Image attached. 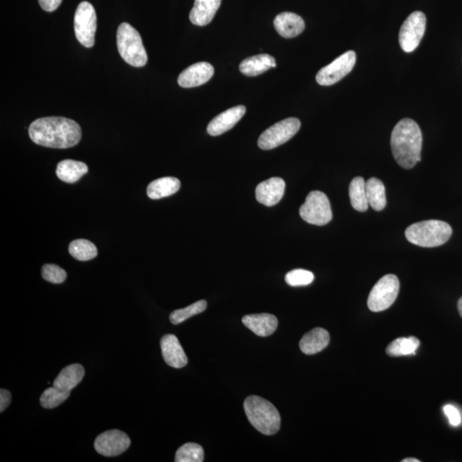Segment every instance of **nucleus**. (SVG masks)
Wrapping results in <instances>:
<instances>
[{
  "label": "nucleus",
  "mask_w": 462,
  "mask_h": 462,
  "mask_svg": "<svg viewBox=\"0 0 462 462\" xmlns=\"http://www.w3.org/2000/svg\"><path fill=\"white\" fill-rule=\"evenodd\" d=\"M420 345V340L416 337L397 338L387 347L386 353L392 357L414 355Z\"/></svg>",
  "instance_id": "obj_26"
},
{
  "label": "nucleus",
  "mask_w": 462,
  "mask_h": 462,
  "mask_svg": "<svg viewBox=\"0 0 462 462\" xmlns=\"http://www.w3.org/2000/svg\"><path fill=\"white\" fill-rule=\"evenodd\" d=\"M366 191L371 207L375 211H382L387 203L384 184L376 177H372L366 183Z\"/></svg>",
  "instance_id": "obj_25"
},
{
  "label": "nucleus",
  "mask_w": 462,
  "mask_h": 462,
  "mask_svg": "<svg viewBox=\"0 0 462 462\" xmlns=\"http://www.w3.org/2000/svg\"><path fill=\"white\" fill-rule=\"evenodd\" d=\"M85 375L84 366L72 364L65 367L53 382V386L65 392H71L80 384Z\"/></svg>",
  "instance_id": "obj_22"
},
{
  "label": "nucleus",
  "mask_w": 462,
  "mask_h": 462,
  "mask_svg": "<svg viewBox=\"0 0 462 462\" xmlns=\"http://www.w3.org/2000/svg\"><path fill=\"white\" fill-rule=\"evenodd\" d=\"M275 58L269 54H259L244 59L240 63L239 70L245 76L256 77L262 75L268 70L276 68Z\"/></svg>",
  "instance_id": "obj_21"
},
{
  "label": "nucleus",
  "mask_w": 462,
  "mask_h": 462,
  "mask_svg": "<svg viewBox=\"0 0 462 462\" xmlns=\"http://www.w3.org/2000/svg\"><path fill=\"white\" fill-rule=\"evenodd\" d=\"M63 0H39V6L47 13H53L61 5Z\"/></svg>",
  "instance_id": "obj_35"
},
{
  "label": "nucleus",
  "mask_w": 462,
  "mask_h": 462,
  "mask_svg": "<svg viewBox=\"0 0 462 462\" xmlns=\"http://www.w3.org/2000/svg\"><path fill=\"white\" fill-rule=\"evenodd\" d=\"M300 215L307 223L323 226L333 219V211L326 193L312 191L307 196L305 203L300 208Z\"/></svg>",
  "instance_id": "obj_7"
},
{
  "label": "nucleus",
  "mask_w": 462,
  "mask_h": 462,
  "mask_svg": "<svg viewBox=\"0 0 462 462\" xmlns=\"http://www.w3.org/2000/svg\"><path fill=\"white\" fill-rule=\"evenodd\" d=\"M180 181L176 177H165L154 180L147 188L148 196L152 200H160L169 197L179 191Z\"/></svg>",
  "instance_id": "obj_24"
},
{
  "label": "nucleus",
  "mask_w": 462,
  "mask_h": 462,
  "mask_svg": "<svg viewBox=\"0 0 462 462\" xmlns=\"http://www.w3.org/2000/svg\"><path fill=\"white\" fill-rule=\"evenodd\" d=\"M400 282L396 275L388 274L383 276L371 290L367 306L375 313L388 309L396 301Z\"/></svg>",
  "instance_id": "obj_6"
},
{
  "label": "nucleus",
  "mask_w": 462,
  "mask_h": 462,
  "mask_svg": "<svg viewBox=\"0 0 462 462\" xmlns=\"http://www.w3.org/2000/svg\"><path fill=\"white\" fill-rule=\"evenodd\" d=\"M423 137L420 126L404 118L394 126L390 139L394 159L404 169H411L421 160Z\"/></svg>",
  "instance_id": "obj_2"
},
{
  "label": "nucleus",
  "mask_w": 462,
  "mask_h": 462,
  "mask_svg": "<svg viewBox=\"0 0 462 462\" xmlns=\"http://www.w3.org/2000/svg\"><path fill=\"white\" fill-rule=\"evenodd\" d=\"M445 416L448 417L450 425L453 426L460 425L461 423V416L455 406L446 405L444 408Z\"/></svg>",
  "instance_id": "obj_34"
},
{
  "label": "nucleus",
  "mask_w": 462,
  "mask_h": 462,
  "mask_svg": "<svg viewBox=\"0 0 462 462\" xmlns=\"http://www.w3.org/2000/svg\"><path fill=\"white\" fill-rule=\"evenodd\" d=\"M426 17L421 11H414L402 23L399 33V43L405 53L417 49L425 32Z\"/></svg>",
  "instance_id": "obj_10"
},
{
  "label": "nucleus",
  "mask_w": 462,
  "mask_h": 462,
  "mask_svg": "<svg viewBox=\"0 0 462 462\" xmlns=\"http://www.w3.org/2000/svg\"><path fill=\"white\" fill-rule=\"evenodd\" d=\"M243 325L259 337H268L275 333L278 326V319L270 314L244 316Z\"/></svg>",
  "instance_id": "obj_17"
},
{
  "label": "nucleus",
  "mask_w": 462,
  "mask_h": 462,
  "mask_svg": "<svg viewBox=\"0 0 462 462\" xmlns=\"http://www.w3.org/2000/svg\"><path fill=\"white\" fill-rule=\"evenodd\" d=\"M300 128H301V121L298 118H286L276 122L263 132L259 138L258 146L263 150L278 148L293 138Z\"/></svg>",
  "instance_id": "obj_8"
},
{
  "label": "nucleus",
  "mask_w": 462,
  "mask_h": 462,
  "mask_svg": "<svg viewBox=\"0 0 462 462\" xmlns=\"http://www.w3.org/2000/svg\"><path fill=\"white\" fill-rule=\"evenodd\" d=\"M162 355L165 363L173 368H183L188 364V357L176 335L168 334L161 338Z\"/></svg>",
  "instance_id": "obj_14"
},
{
  "label": "nucleus",
  "mask_w": 462,
  "mask_h": 462,
  "mask_svg": "<svg viewBox=\"0 0 462 462\" xmlns=\"http://www.w3.org/2000/svg\"><path fill=\"white\" fill-rule=\"evenodd\" d=\"M274 27L283 38H294L301 34L305 30V22L297 14L293 13H283L276 15L274 20Z\"/></svg>",
  "instance_id": "obj_18"
},
{
  "label": "nucleus",
  "mask_w": 462,
  "mask_h": 462,
  "mask_svg": "<svg viewBox=\"0 0 462 462\" xmlns=\"http://www.w3.org/2000/svg\"><path fill=\"white\" fill-rule=\"evenodd\" d=\"M221 5V0H195V5L189 14L193 25L205 26L215 17Z\"/></svg>",
  "instance_id": "obj_19"
},
{
  "label": "nucleus",
  "mask_w": 462,
  "mask_h": 462,
  "mask_svg": "<svg viewBox=\"0 0 462 462\" xmlns=\"http://www.w3.org/2000/svg\"><path fill=\"white\" fill-rule=\"evenodd\" d=\"M70 392L59 390L57 387L53 386L46 389L41 397V404L43 408L51 409L57 408L65 402L70 397Z\"/></svg>",
  "instance_id": "obj_31"
},
{
  "label": "nucleus",
  "mask_w": 462,
  "mask_h": 462,
  "mask_svg": "<svg viewBox=\"0 0 462 462\" xmlns=\"http://www.w3.org/2000/svg\"><path fill=\"white\" fill-rule=\"evenodd\" d=\"M130 439L127 434L120 430H110L98 436L94 449L106 457L117 456L127 450Z\"/></svg>",
  "instance_id": "obj_12"
},
{
  "label": "nucleus",
  "mask_w": 462,
  "mask_h": 462,
  "mask_svg": "<svg viewBox=\"0 0 462 462\" xmlns=\"http://www.w3.org/2000/svg\"><path fill=\"white\" fill-rule=\"evenodd\" d=\"M329 342V333L323 328H314L303 335L300 341V349L305 354H315L325 349Z\"/></svg>",
  "instance_id": "obj_20"
},
{
  "label": "nucleus",
  "mask_w": 462,
  "mask_h": 462,
  "mask_svg": "<svg viewBox=\"0 0 462 462\" xmlns=\"http://www.w3.org/2000/svg\"><path fill=\"white\" fill-rule=\"evenodd\" d=\"M69 252L73 258L80 260V262H88L98 255L96 245L86 239L73 240L70 244Z\"/></svg>",
  "instance_id": "obj_28"
},
{
  "label": "nucleus",
  "mask_w": 462,
  "mask_h": 462,
  "mask_svg": "<svg viewBox=\"0 0 462 462\" xmlns=\"http://www.w3.org/2000/svg\"><path fill=\"white\" fill-rule=\"evenodd\" d=\"M452 228L444 221L426 220L416 223L406 229V238L418 247L436 248L448 242Z\"/></svg>",
  "instance_id": "obj_4"
},
{
  "label": "nucleus",
  "mask_w": 462,
  "mask_h": 462,
  "mask_svg": "<svg viewBox=\"0 0 462 462\" xmlns=\"http://www.w3.org/2000/svg\"><path fill=\"white\" fill-rule=\"evenodd\" d=\"M29 134L35 144L50 148H72L82 139L80 125L61 117L39 118L30 124Z\"/></svg>",
  "instance_id": "obj_1"
},
{
  "label": "nucleus",
  "mask_w": 462,
  "mask_h": 462,
  "mask_svg": "<svg viewBox=\"0 0 462 462\" xmlns=\"http://www.w3.org/2000/svg\"><path fill=\"white\" fill-rule=\"evenodd\" d=\"M176 462H203L204 450L200 444L188 443L177 449Z\"/></svg>",
  "instance_id": "obj_30"
},
{
  "label": "nucleus",
  "mask_w": 462,
  "mask_h": 462,
  "mask_svg": "<svg viewBox=\"0 0 462 462\" xmlns=\"http://www.w3.org/2000/svg\"><path fill=\"white\" fill-rule=\"evenodd\" d=\"M314 275L313 272L303 269H295L288 272L285 276V281L290 286L299 287L309 285L314 282Z\"/></svg>",
  "instance_id": "obj_32"
},
{
  "label": "nucleus",
  "mask_w": 462,
  "mask_h": 462,
  "mask_svg": "<svg viewBox=\"0 0 462 462\" xmlns=\"http://www.w3.org/2000/svg\"><path fill=\"white\" fill-rule=\"evenodd\" d=\"M118 53L124 60L134 67H143L148 63V54L139 32L127 23L118 27L117 33Z\"/></svg>",
  "instance_id": "obj_5"
},
{
  "label": "nucleus",
  "mask_w": 462,
  "mask_h": 462,
  "mask_svg": "<svg viewBox=\"0 0 462 462\" xmlns=\"http://www.w3.org/2000/svg\"><path fill=\"white\" fill-rule=\"evenodd\" d=\"M75 34L77 41L85 47H93L97 29L96 10L90 3L79 4L74 18Z\"/></svg>",
  "instance_id": "obj_9"
},
{
  "label": "nucleus",
  "mask_w": 462,
  "mask_h": 462,
  "mask_svg": "<svg viewBox=\"0 0 462 462\" xmlns=\"http://www.w3.org/2000/svg\"><path fill=\"white\" fill-rule=\"evenodd\" d=\"M355 63H357V53L354 51H347L319 70L316 76V81L321 86L337 84L352 71Z\"/></svg>",
  "instance_id": "obj_11"
},
{
  "label": "nucleus",
  "mask_w": 462,
  "mask_h": 462,
  "mask_svg": "<svg viewBox=\"0 0 462 462\" xmlns=\"http://www.w3.org/2000/svg\"><path fill=\"white\" fill-rule=\"evenodd\" d=\"M402 462H420V460L416 459V458H406V459L402 460Z\"/></svg>",
  "instance_id": "obj_37"
},
{
  "label": "nucleus",
  "mask_w": 462,
  "mask_h": 462,
  "mask_svg": "<svg viewBox=\"0 0 462 462\" xmlns=\"http://www.w3.org/2000/svg\"><path fill=\"white\" fill-rule=\"evenodd\" d=\"M458 311H459V314L462 318V297L458 302Z\"/></svg>",
  "instance_id": "obj_38"
},
{
  "label": "nucleus",
  "mask_w": 462,
  "mask_h": 462,
  "mask_svg": "<svg viewBox=\"0 0 462 462\" xmlns=\"http://www.w3.org/2000/svg\"><path fill=\"white\" fill-rule=\"evenodd\" d=\"M11 394L8 390H0V412H4L11 404Z\"/></svg>",
  "instance_id": "obj_36"
},
{
  "label": "nucleus",
  "mask_w": 462,
  "mask_h": 462,
  "mask_svg": "<svg viewBox=\"0 0 462 462\" xmlns=\"http://www.w3.org/2000/svg\"><path fill=\"white\" fill-rule=\"evenodd\" d=\"M89 167L84 162L65 160L58 164L56 174L66 184H75L88 173Z\"/></svg>",
  "instance_id": "obj_23"
},
{
  "label": "nucleus",
  "mask_w": 462,
  "mask_h": 462,
  "mask_svg": "<svg viewBox=\"0 0 462 462\" xmlns=\"http://www.w3.org/2000/svg\"><path fill=\"white\" fill-rule=\"evenodd\" d=\"M214 75V68L207 62L196 63L179 75L177 82L184 89L195 88L207 84Z\"/></svg>",
  "instance_id": "obj_13"
},
{
  "label": "nucleus",
  "mask_w": 462,
  "mask_h": 462,
  "mask_svg": "<svg viewBox=\"0 0 462 462\" xmlns=\"http://www.w3.org/2000/svg\"><path fill=\"white\" fill-rule=\"evenodd\" d=\"M285 186V181L280 177H272L262 181L256 188V200L267 207H272L283 198Z\"/></svg>",
  "instance_id": "obj_16"
},
{
  "label": "nucleus",
  "mask_w": 462,
  "mask_h": 462,
  "mask_svg": "<svg viewBox=\"0 0 462 462\" xmlns=\"http://www.w3.org/2000/svg\"><path fill=\"white\" fill-rule=\"evenodd\" d=\"M244 410L251 425L264 435H274L281 425V418L274 404L260 397L250 396L244 402Z\"/></svg>",
  "instance_id": "obj_3"
},
{
  "label": "nucleus",
  "mask_w": 462,
  "mask_h": 462,
  "mask_svg": "<svg viewBox=\"0 0 462 462\" xmlns=\"http://www.w3.org/2000/svg\"><path fill=\"white\" fill-rule=\"evenodd\" d=\"M42 278L51 283H62L67 278L66 271L60 267L54 264H46L42 267Z\"/></svg>",
  "instance_id": "obj_33"
},
{
  "label": "nucleus",
  "mask_w": 462,
  "mask_h": 462,
  "mask_svg": "<svg viewBox=\"0 0 462 462\" xmlns=\"http://www.w3.org/2000/svg\"><path fill=\"white\" fill-rule=\"evenodd\" d=\"M246 113V108L244 105L234 106L231 109L225 110L219 115L213 118L207 126V132L212 136L222 135L229 131Z\"/></svg>",
  "instance_id": "obj_15"
},
{
  "label": "nucleus",
  "mask_w": 462,
  "mask_h": 462,
  "mask_svg": "<svg viewBox=\"0 0 462 462\" xmlns=\"http://www.w3.org/2000/svg\"><path fill=\"white\" fill-rule=\"evenodd\" d=\"M351 205L358 212H366L368 208L366 191V181L361 177H355L349 185Z\"/></svg>",
  "instance_id": "obj_27"
},
{
  "label": "nucleus",
  "mask_w": 462,
  "mask_h": 462,
  "mask_svg": "<svg viewBox=\"0 0 462 462\" xmlns=\"http://www.w3.org/2000/svg\"><path fill=\"white\" fill-rule=\"evenodd\" d=\"M207 302L205 300L192 304V305L183 308V309L176 310L172 312L169 315V321L173 325H179L187 321L188 319L193 317V316L203 313L207 309Z\"/></svg>",
  "instance_id": "obj_29"
}]
</instances>
